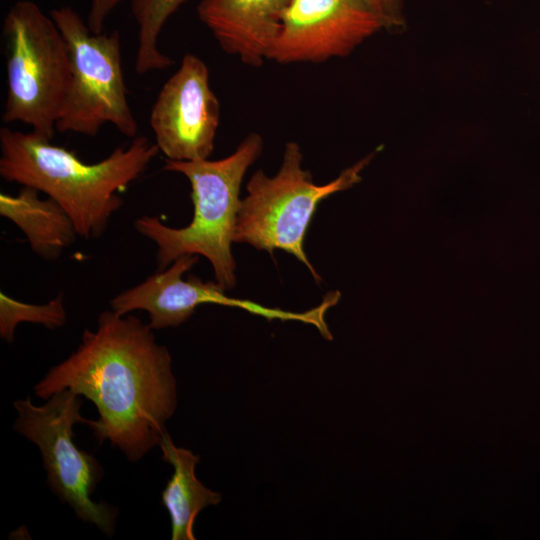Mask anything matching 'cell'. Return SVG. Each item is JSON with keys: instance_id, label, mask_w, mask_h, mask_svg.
<instances>
[{"instance_id": "14", "label": "cell", "mask_w": 540, "mask_h": 540, "mask_svg": "<svg viewBox=\"0 0 540 540\" xmlns=\"http://www.w3.org/2000/svg\"><path fill=\"white\" fill-rule=\"evenodd\" d=\"M186 0H130L137 25L135 71L144 75L170 67L174 61L158 46L166 22Z\"/></svg>"}, {"instance_id": "9", "label": "cell", "mask_w": 540, "mask_h": 540, "mask_svg": "<svg viewBox=\"0 0 540 540\" xmlns=\"http://www.w3.org/2000/svg\"><path fill=\"white\" fill-rule=\"evenodd\" d=\"M198 259V255L179 257L168 267L115 296L110 302L111 310L118 315H127L136 310L145 311L149 315L148 325L153 330L179 326L202 304L236 307L268 320H296L316 327L321 325L322 311L318 306L302 313L268 308L250 300L227 296L216 281L204 282L194 275L184 279L183 274Z\"/></svg>"}, {"instance_id": "6", "label": "cell", "mask_w": 540, "mask_h": 540, "mask_svg": "<svg viewBox=\"0 0 540 540\" xmlns=\"http://www.w3.org/2000/svg\"><path fill=\"white\" fill-rule=\"evenodd\" d=\"M70 54L71 79L56 130L93 137L106 125L134 138L138 123L128 102L118 30L93 33L70 6L50 11Z\"/></svg>"}, {"instance_id": "4", "label": "cell", "mask_w": 540, "mask_h": 540, "mask_svg": "<svg viewBox=\"0 0 540 540\" xmlns=\"http://www.w3.org/2000/svg\"><path fill=\"white\" fill-rule=\"evenodd\" d=\"M2 38L7 75L2 121L20 122L52 140L71 79L67 43L50 14L30 0L9 8Z\"/></svg>"}, {"instance_id": "10", "label": "cell", "mask_w": 540, "mask_h": 540, "mask_svg": "<svg viewBox=\"0 0 540 540\" xmlns=\"http://www.w3.org/2000/svg\"><path fill=\"white\" fill-rule=\"evenodd\" d=\"M220 103L205 62L186 53L161 87L150 112L155 144L166 159H208L214 150Z\"/></svg>"}, {"instance_id": "13", "label": "cell", "mask_w": 540, "mask_h": 540, "mask_svg": "<svg viewBox=\"0 0 540 540\" xmlns=\"http://www.w3.org/2000/svg\"><path fill=\"white\" fill-rule=\"evenodd\" d=\"M159 446L163 460L173 467V473L161 493L163 506L171 521L172 540H194L193 526L199 512L210 505H217L222 496L204 486L195 475L199 455L177 447L167 432Z\"/></svg>"}, {"instance_id": "3", "label": "cell", "mask_w": 540, "mask_h": 540, "mask_svg": "<svg viewBox=\"0 0 540 540\" xmlns=\"http://www.w3.org/2000/svg\"><path fill=\"white\" fill-rule=\"evenodd\" d=\"M263 140L250 133L229 156L219 160H165L164 169L183 174L191 186L193 218L182 228H173L157 217L144 215L134 226L157 246L159 270L183 255L208 259L215 281L225 290L236 285V263L231 245L240 209V189L248 168L260 156Z\"/></svg>"}, {"instance_id": "16", "label": "cell", "mask_w": 540, "mask_h": 540, "mask_svg": "<svg viewBox=\"0 0 540 540\" xmlns=\"http://www.w3.org/2000/svg\"><path fill=\"white\" fill-rule=\"evenodd\" d=\"M124 0H90V8L87 17V24L93 33H102L105 23L112 12Z\"/></svg>"}, {"instance_id": "17", "label": "cell", "mask_w": 540, "mask_h": 540, "mask_svg": "<svg viewBox=\"0 0 540 540\" xmlns=\"http://www.w3.org/2000/svg\"><path fill=\"white\" fill-rule=\"evenodd\" d=\"M385 20L387 30L398 31L404 27L402 0H374Z\"/></svg>"}, {"instance_id": "8", "label": "cell", "mask_w": 540, "mask_h": 540, "mask_svg": "<svg viewBox=\"0 0 540 540\" xmlns=\"http://www.w3.org/2000/svg\"><path fill=\"white\" fill-rule=\"evenodd\" d=\"M381 29L386 25L374 0H292L268 60L320 63L344 57Z\"/></svg>"}, {"instance_id": "5", "label": "cell", "mask_w": 540, "mask_h": 540, "mask_svg": "<svg viewBox=\"0 0 540 540\" xmlns=\"http://www.w3.org/2000/svg\"><path fill=\"white\" fill-rule=\"evenodd\" d=\"M376 151L343 170L326 184H316L311 172L302 168L303 154L296 142L286 143L279 171L267 176L257 170L249 179L247 196L242 199L234 242L247 243L273 255L283 250L310 271L317 283L322 280L304 251V239L319 203L361 181V171Z\"/></svg>"}, {"instance_id": "11", "label": "cell", "mask_w": 540, "mask_h": 540, "mask_svg": "<svg viewBox=\"0 0 540 540\" xmlns=\"http://www.w3.org/2000/svg\"><path fill=\"white\" fill-rule=\"evenodd\" d=\"M291 1L201 0L196 11L225 53L258 67L268 60Z\"/></svg>"}, {"instance_id": "2", "label": "cell", "mask_w": 540, "mask_h": 540, "mask_svg": "<svg viewBox=\"0 0 540 540\" xmlns=\"http://www.w3.org/2000/svg\"><path fill=\"white\" fill-rule=\"evenodd\" d=\"M155 142L134 137L96 163L51 143L33 131L0 129V176L32 187L56 201L71 218L78 235L99 237L123 200L118 192L135 181L157 156Z\"/></svg>"}, {"instance_id": "1", "label": "cell", "mask_w": 540, "mask_h": 540, "mask_svg": "<svg viewBox=\"0 0 540 540\" xmlns=\"http://www.w3.org/2000/svg\"><path fill=\"white\" fill-rule=\"evenodd\" d=\"M70 389L94 403L93 437L109 440L131 462L159 445L177 406L176 380L168 349L153 329L133 315L103 311L95 330L85 329L71 355L34 386L48 400Z\"/></svg>"}, {"instance_id": "15", "label": "cell", "mask_w": 540, "mask_h": 540, "mask_svg": "<svg viewBox=\"0 0 540 540\" xmlns=\"http://www.w3.org/2000/svg\"><path fill=\"white\" fill-rule=\"evenodd\" d=\"M67 319L63 294L59 293L46 304L25 303L0 292V336L8 343L21 322L42 324L49 329L62 327Z\"/></svg>"}, {"instance_id": "12", "label": "cell", "mask_w": 540, "mask_h": 540, "mask_svg": "<svg viewBox=\"0 0 540 540\" xmlns=\"http://www.w3.org/2000/svg\"><path fill=\"white\" fill-rule=\"evenodd\" d=\"M39 193L28 186L16 195L2 192L0 215L20 229L36 255L55 260L79 235L65 210L49 197L41 199Z\"/></svg>"}, {"instance_id": "7", "label": "cell", "mask_w": 540, "mask_h": 540, "mask_svg": "<svg viewBox=\"0 0 540 540\" xmlns=\"http://www.w3.org/2000/svg\"><path fill=\"white\" fill-rule=\"evenodd\" d=\"M79 396L65 389L40 406L34 405L29 397L15 401L18 417L14 429L38 446L51 491L73 509L79 520L94 524L111 536L117 509L91 499L103 476V468L93 455L79 449L73 440V426L89 421L80 414L82 401Z\"/></svg>"}]
</instances>
